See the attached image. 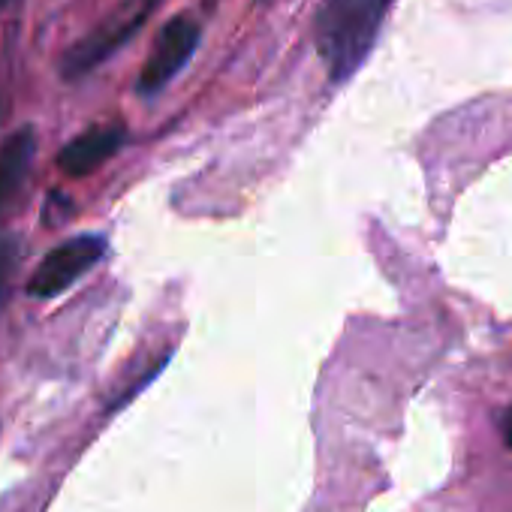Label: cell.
I'll use <instances>...</instances> for the list:
<instances>
[{"instance_id": "cell-9", "label": "cell", "mask_w": 512, "mask_h": 512, "mask_svg": "<svg viewBox=\"0 0 512 512\" xmlns=\"http://www.w3.org/2000/svg\"><path fill=\"white\" fill-rule=\"evenodd\" d=\"M7 4H13V0H0V10H4Z\"/></svg>"}, {"instance_id": "cell-3", "label": "cell", "mask_w": 512, "mask_h": 512, "mask_svg": "<svg viewBox=\"0 0 512 512\" xmlns=\"http://www.w3.org/2000/svg\"><path fill=\"white\" fill-rule=\"evenodd\" d=\"M106 253L103 235H76L58 244L46 260L37 266V272L28 281V293L34 299H52L61 296L67 287H73L88 269H94Z\"/></svg>"}, {"instance_id": "cell-6", "label": "cell", "mask_w": 512, "mask_h": 512, "mask_svg": "<svg viewBox=\"0 0 512 512\" xmlns=\"http://www.w3.org/2000/svg\"><path fill=\"white\" fill-rule=\"evenodd\" d=\"M37 157V133L34 127L16 130L4 145H0V208H4L19 187L25 184Z\"/></svg>"}, {"instance_id": "cell-8", "label": "cell", "mask_w": 512, "mask_h": 512, "mask_svg": "<svg viewBox=\"0 0 512 512\" xmlns=\"http://www.w3.org/2000/svg\"><path fill=\"white\" fill-rule=\"evenodd\" d=\"M503 440H506V446L512 449V407L503 413Z\"/></svg>"}, {"instance_id": "cell-7", "label": "cell", "mask_w": 512, "mask_h": 512, "mask_svg": "<svg viewBox=\"0 0 512 512\" xmlns=\"http://www.w3.org/2000/svg\"><path fill=\"white\" fill-rule=\"evenodd\" d=\"M13 260H16L13 244L10 241H0V299H4V293H7V281H10V272H13Z\"/></svg>"}, {"instance_id": "cell-1", "label": "cell", "mask_w": 512, "mask_h": 512, "mask_svg": "<svg viewBox=\"0 0 512 512\" xmlns=\"http://www.w3.org/2000/svg\"><path fill=\"white\" fill-rule=\"evenodd\" d=\"M395 0H323L314 16L317 52L332 82H347L371 55Z\"/></svg>"}, {"instance_id": "cell-4", "label": "cell", "mask_w": 512, "mask_h": 512, "mask_svg": "<svg viewBox=\"0 0 512 512\" xmlns=\"http://www.w3.org/2000/svg\"><path fill=\"white\" fill-rule=\"evenodd\" d=\"M196 46H199V25L190 16H175L160 31V37H157V43H154V49H151L142 73H139L136 91L142 97L160 94L184 70V64L190 61Z\"/></svg>"}, {"instance_id": "cell-2", "label": "cell", "mask_w": 512, "mask_h": 512, "mask_svg": "<svg viewBox=\"0 0 512 512\" xmlns=\"http://www.w3.org/2000/svg\"><path fill=\"white\" fill-rule=\"evenodd\" d=\"M160 4L163 0H124L121 10L103 28H97L91 37H85L79 46H73L64 55V76L76 79L100 67L106 58H112L121 46H127L145 28V22L154 16Z\"/></svg>"}, {"instance_id": "cell-5", "label": "cell", "mask_w": 512, "mask_h": 512, "mask_svg": "<svg viewBox=\"0 0 512 512\" xmlns=\"http://www.w3.org/2000/svg\"><path fill=\"white\" fill-rule=\"evenodd\" d=\"M121 145H124V127H94L64 145V151L58 154V166L70 178H82L100 169L109 157H115Z\"/></svg>"}]
</instances>
